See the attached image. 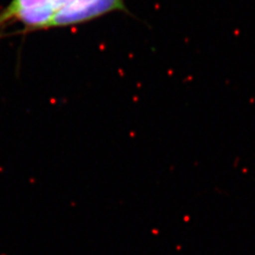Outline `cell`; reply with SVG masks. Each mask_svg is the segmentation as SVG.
Masks as SVG:
<instances>
[{"mask_svg":"<svg viewBox=\"0 0 255 255\" xmlns=\"http://www.w3.org/2000/svg\"><path fill=\"white\" fill-rule=\"evenodd\" d=\"M61 0H11L0 12V29L21 23L25 31L46 29L60 7Z\"/></svg>","mask_w":255,"mask_h":255,"instance_id":"2","label":"cell"},{"mask_svg":"<svg viewBox=\"0 0 255 255\" xmlns=\"http://www.w3.org/2000/svg\"><path fill=\"white\" fill-rule=\"evenodd\" d=\"M114 11L128 12L126 0H61L47 28L80 25Z\"/></svg>","mask_w":255,"mask_h":255,"instance_id":"1","label":"cell"}]
</instances>
